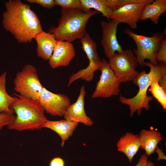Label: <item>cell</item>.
Wrapping results in <instances>:
<instances>
[{"label": "cell", "mask_w": 166, "mask_h": 166, "mask_svg": "<svg viewBox=\"0 0 166 166\" xmlns=\"http://www.w3.org/2000/svg\"><path fill=\"white\" fill-rule=\"evenodd\" d=\"M118 151L123 153L131 163L134 156L140 148L139 135L131 132H127L120 137L117 143Z\"/></svg>", "instance_id": "cell-15"}, {"label": "cell", "mask_w": 166, "mask_h": 166, "mask_svg": "<svg viewBox=\"0 0 166 166\" xmlns=\"http://www.w3.org/2000/svg\"><path fill=\"white\" fill-rule=\"evenodd\" d=\"M38 100L45 111L54 116L63 117L71 104L70 99L66 95L55 93L44 87Z\"/></svg>", "instance_id": "cell-10"}, {"label": "cell", "mask_w": 166, "mask_h": 166, "mask_svg": "<svg viewBox=\"0 0 166 166\" xmlns=\"http://www.w3.org/2000/svg\"><path fill=\"white\" fill-rule=\"evenodd\" d=\"M138 135L140 148L144 151L145 154L148 156L154 152L158 144L162 139L160 133L152 129H142Z\"/></svg>", "instance_id": "cell-17"}, {"label": "cell", "mask_w": 166, "mask_h": 166, "mask_svg": "<svg viewBox=\"0 0 166 166\" xmlns=\"http://www.w3.org/2000/svg\"><path fill=\"white\" fill-rule=\"evenodd\" d=\"M147 166H155V165L153 162L150 161H148Z\"/></svg>", "instance_id": "cell-30"}, {"label": "cell", "mask_w": 166, "mask_h": 166, "mask_svg": "<svg viewBox=\"0 0 166 166\" xmlns=\"http://www.w3.org/2000/svg\"><path fill=\"white\" fill-rule=\"evenodd\" d=\"M106 5L113 11L128 3L137 2L141 0H104Z\"/></svg>", "instance_id": "cell-24"}, {"label": "cell", "mask_w": 166, "mask_h": 166, "mask_svg": "<svg viewBox=\"0 0 166 166\" xmlns=\"http://www.w3.org/2000/svg\"><path fill=\"white\" fill-rule=\"evenodd\" d=\"M14 114L6 112L0 113V130L4 126L11 124L15 118Z\"/></svg>", "instance_id": "cell-25"}, {"label": "cell", "mask_w": 166, "mask_h": 166, "mask_svg": "<svg viewBox=\"0 0 166 166\" xmlns=\"http://www.w3.org/2000/svg\"><path fill=\"white\" fill-rule=\"evenodd\" d=\"M119 24L118 22L113 19L101 22L102 31L101 44L105 56L109 59L116 53H120L124 51L117 38V28Z\"/></svg>", "instance_id": "cell-11"}, {"label": "cell", "mask_w": 166, "mask_h": 166, "mask_svg": "<svg viewBox=\"0 0 166 166\" xmlns=\"http://www.w3.org/2000/svg\"><path fill=\"white\" fill-rule=\"evenodd\" d=\"M49 166H65V162L61 158L55 157L50 161Z\"/></svg>", "instance_id": "cell-28"}, {"label": "cell", "mask_w": 166, "mask_h": 166, "mask_svg": "<svg viewBox=\"0 0 166 166\" xmlns=\"http://www.w3.org/2000/svg\"><path fill=\"white\" fill-rule=\"evenodd\" d=\"M159 79H154L151 84L148 90L160 103L163 109H166V92L160 85Z\"/></svg>", "instance_id": "cell-22"}, {"label": "cell", "mask_w": 166, "mask_h": 166, "mask_svg": "<svg viewBox=\"0 0 166 166\" xmlns=\"http://www.w3.org/2000/svg\"><path fill=\"white\" fill-rule=\"evenodd\" d=\"M80 42L89 61V65L99 69L102 62L99 56L96 43L87 33L80 39Z\"/></svg>", "instance_id": "cell-18"}, {"label": "cell", "mask_w": 166, "mask_h": 166, "mask_svg": "<svg viewBox=\"0 0 166 166\" xmlns=\"http://www.w3.org/2000/svg\"><path fill=\"white\" fill-rule=\"evenodd\" d=\"M78 124L65 119L56 121L48 120L42 128H48L57 133L61 139L60 145L63 147L65 141L72 135Z\"/></svg>", "instance_id": "cell-16"}, {"label": "cell", "mask_w": 166, "mask_h": 166, "mask_svg": "<svg viewBox=\"0 0 166 166\" xmlns=\"http://www.w3.org/2000/svg\"><path fill=\"white\" fill-rule=\"evenodd\" d=\"M30 3H35L39 5L48 9H50L55 6L54 0H26Z\"/></svg>", "instance_id": "cell-27"}, {"label": "cell", "mask_w": 166, "mask_h": 166, "mask_svg": "<svg viewBox=\"0 0 166 166\" xmlns=\"http://www.w3.org/2000/svg\"><path fill=\"white\" fill-rule=\"evenodd\" d=\"M86 93L85 87L82 86L76 101L71 104L65 111L63 116L65 119L81 123L88 126L93 125V122L87 116L85 110L84 99Z\"/></svg>", "instance_id": "cell-13"}, {"label": "cell", "mask_w": 166, "mask_h": 166, "mask_svg": "<svg viewBox=\"0 0 166 166\" xmlns=\"http://www.w3.org/2000/svg\"><path fill=\"white\" fill-rule=\"evenodd\" d=\"M124 32L130 37L136 44V48L133 51L139 65L144 66V60L146 59L154 65L158 64L156 56L164 37L163 34L158 33L152 36L147 37L136 34L130 29H126Z\"/></svg>", "instance_id": "cell-5"}, {"label": "cell", "mask_w": 166, "mask_h": 166, "mask_svg": "<svg viewBox=\"0 0 166 166\" xmlns=\"http://www.w3.org/2000/svg\"><path fill=\"white\" fill-rule=\"evenodd\" d=\"M156 57L157 61L166 63V39H163L156 53Z\"/></svg>", "instance_id": "cell-26"}, {"label": "cell", "mask_w": 166, "mask_h": 166, "mask_svg": "<svg viewBox=\"0 0 166 166\" xmlns=\"http://www.w3.org/2000/svg\"><path fill=\"white\" fill-rule=\"evenodd\" d=\"M109 59L110 67L121 83L132 81L138 74L136 69L138 62L131 49L116 53Z\"/></svg>", "instance_id": "cell-7"}, {"label": "cell", "mask_w": 166, "mask_h": 166, "mask_svg": "<svg viewBox=\"0 0 166 166\" xmlns=\"http://www.w3.org/2000/svg\"><path fill=\"white\" fill-rule=\"evenodd\" d=\"M166 11V0H155L145 5L143 8L140 20L150 19L157 24L160 16Z\"/></svg>", "instance_id": "cell-19"}, {"label": "cell", "mask_w": 166, "mask_h": 166, "mask_svg": "<svg viewBox=\"0 0 166 166\" xmlns=\"http://www.w3.org/2000/svg\"><path fill=\"white\" fill-rule=\"evenodd\" d=\"M144 65L150 69L148 73L144 70L139 73L132 81L133 83L139 87L137 93L134 97L126 98L120 95L119 100L122 104L128 105L130 111L129 116L132 117L135 113L138 115L141 114L142 109L148 111L150 108L149 102L153 99L151 96H148L147 91L153 80L158 79V82L166 81V63L161 62L156 65H154L150 62H145Z\"/></svg>", "instance_id": "cell-2"}, {"label": "cell", "mask_w": 166, "mask_h": 166, "mask_svg": "<svg viewBox=\"0 0 166 166\" xmlns=\"http://www.w3.org/2000/svg\"><path fill=\"white\" fill-rule=\"evenodd\" d=\"M14 94L16 99L10 108L15 113L16 117L13 122L7 128L20 132L39 130L42 128V126L48 120L38 100L17 93Z\"/></svg>", "instance_id": "cell-3"}, {"label": "cell", "mask_w": 166, "mask_h": 166, "mask_svg": "<svg viewBox=\"0 0 166 166\" xmlns=\"http://www.w3.org/2000/svg\"><path fill=\"white\" fill-rule=\"evenodd\" d=\"M5 5L6 10L2 15L3 27L18 43L31 42L43 30L39 18L30 5L20 0H9Z\"/></svg>", "instance_id": "cell-1"}, {"label": "cell", "mask_w": 166, "mask_h": 166, "mask_svg": "<svg viewBox=\"0 0 166 166\" xmlns=\"http://www.w3.org/2000/svg\"><path fill=\"white\" fill-rule=\"evenodd\" d=\"M34 39L37 45L36 50L38 56L44 60H49L57 43L54 34L42 30L38 34Z\"/></svg>", "instance_id": "cell-14"}, {"label": "cell", "mask_w": 166, "mask_h": 166, "mask_svg": "<svg viewBox=\"0 0 166 166\" xmlns=\"http://www.w3.org/2000/svg\"><path fill=\"white\" fill-rule=\"evenodd\" d=\"M99 69L101 72L100 79L97 82L92 93V98H109L119 95L121 83L111 68L109 62L102 59Z\"/></svg>", "instance_id": "cell-8"}, {"label": "cell", "mask_w": 166, "mask_h": 166, "mask_svg": "<svg viewBox=\"0 0 166 166\" xmlns=\"http://www.w3.org/2000/svg\"><path fill=\"white\" fill-rule=\"evenodd\" d=\"M6 73H3L0 75V113L6 112L14 114V110L10 105L16 99V97L8 94L6 89Z\"/></svg>", "instance_id": "cell-20"}, {"label": "cell", "mask_w": 166, "mask_h": 166, "mask_svg": "<svg viewBox=\"0 0 166 166\" xmlns=\"http://www.w3.org/2000/svg\"><path fill=\"white\" fill-rule=\"evenodd\" d=\"M99 13L94 10L85 11L80 9H61L58 26L51 27L49 32L54 34L57 41L71 42L80 39L87 33L86 28L89 18Z\"/></svg>", "instance_id": "cell-4"}, {"label": "cell", "mask_w": 166, "mask_h": 166, "mask_svg": "<svg viewBox=\"0 0 166 166\" xmlns=\"http://www.w3.org/2000/svg\"><path fill=\"white\" fill-rule=\"evenodd\" d=\"M80 1L84 10L87 11L94 9L109 20L113 11L106 5L104 0H80Z\"/></svg>", "instance_id": "cell-21"}, {"label": "cell", "mask_w": 166, "mask_h": 166, "mask_svg": "<svg viewBox=\"0 0 166 166\" xmlns=\"http://www.w3.org/2000/svg\"><path fill=\"white\" fill-rule=\"evenodd\" d=\"M43 87L37 69L31 64L25 65L14 79V90L17 94L33 99L38 100Z\"/></svg>", "instance_id": "cell-6"}, {"label": "cell", "mask_w": 166, "mask_h": 166, "mask_svg": "<svg viewBox=\"0 0 166 166\" xmlns=\"http://www.w3.org/2000/svg\"><path fill=\"white\" fill-rule=\"evenodd\" d=\"M148 156L145 154L142 155L139 158L137 163L135 166H147Z\"/></svg>", "instance_id": "cell-29"}, {"label": "cell", "mask_w": 166, "mask_h": 166, "mask_svg": "<svg viewBox=\"0 0 166 166\" xmlns=\"http://www.w3.org/2000/svg\"><path fill=\"white\" fill-rule=\"evenodd\" d=\"M153 0H141L137 2L126 4L113 11L109 19L124 23L132 29L137 28V23L140 20L144 7L147 4L152 2Z\"/></svg>", "instance_id": "cell-9"}, {"label": "cell", "mask_w": 166, "mask_h": 166, "mask_svg": "<svg viewBox=\"0 0 166 166\" xmlns=\"http://www.w3.org/2000/svg\"><path fill=\"white\" fill-rule=\"evenodd\" d=\"M75 55L74 48L71 42L57 41L49 60V64L53 69L68 66Z\"/></svg>", "instance_id": "cell-12"}, {"label": "cell", "mask_w": 166, "mask_h": 166, "mask_svg": "<svg viewBox=\"0 0 166 166\" xmlns=\"http://www.w3.org/2000/svg\"><path fill=\"white\" fill-rule=\"evenodd\" d=\"M55 5L61 6L63 9H82L80 0H54Z\"/></svg>", "instance_id": "cell-23"}]
</instances>
